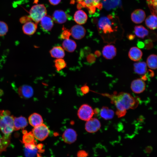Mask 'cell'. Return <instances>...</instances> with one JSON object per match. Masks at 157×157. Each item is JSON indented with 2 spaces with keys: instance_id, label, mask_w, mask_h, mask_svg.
<instances>
[{
  "instance_id": "cell-1",
  "label": "cell",
  "mask_w": 157,
  "mask_h": 157,
  "mask_svg": "<svg viewBox=\"0 0 157 157\" xmlns=\"http://www.w3.org/2000/svg\"><path fill=\"white\" fill-rule=\"evenodd\" d=\"M109 98L111 102L114 104L117 108L116 114L120 117L125 115L126 110L136 108L139 104L138 99L131 96L130 94L121 92L116 94H102Z\"/></svg>"
},
{
  "instance_id": "cell-2",
  "label": "cell",
  "mask_w": 157,
  "mask_h": 157,
  "mask_svg": "<svg viewBox=\"0 0 157 157\" xmlns=\"http://www.w3.org/2000/svg\"><path fill=\"white\" fill-rule=\"evenodd\" d=\"M14 117L8 110H0V129L4 135L10 136L14 130Z\"/></svg>"
},
{
  "instance_id": "cell-3",
  "label": "cell",
  "mask_w": 157,
  "mask_h": 157,
  "mask_svg": "<svg viewBox=\"0 0 157 157\" xmlns=\"http://www.w3.org/2000/svg\"><path fill=\"white\" fill-rule=\"evenodd\" d=\"M113 19V16L109 15L100 17L97 24L99 30L104 34L113 32L115 30L114 28Z\"/></svg>"
},
{
  "instance_id": "cell-4",
  "label": "cell",
  "mask_w": 157,
  "mask_h": 157,
  "mask_svg": "<svg viewBox=\"0 0 157 157\" xmlns=\"http://www.w3.org/2000/svg\"><path fill=\"white\" fill-rule=\"evenodd\" d=\"M29 17L37 24L47 15V10L43 4H38L32 6L29 11Z\"/></svg>"
},
{
  "instance_id": "cell-5",
  "label": "cell",
  "mask_w": 157,
  "mask_h": 157,
  "mask_svg": "<svg viewBox=\"0 0 157 157\" xmlns=\"http://www.w3.org/2000/svg\"><path fill=\"white\" fill-rule=\"evenodd\" d=\"M78 8H87L90 14L94 13L96 9H101L102 8L101 2L98 0H76Z\"/></svg>"
},
{
  "instance_id": "cell-6",
  "label": "cell",
  "mask_w": 157,
  "mask_h": 157,
  "mask_svg": "<svg viewBox=\"0 0 157 157\" xmlns=\"http://www.w3.org/2000/svg\"><path fill=\"white\" fill-rule=\"evenodd\" d=\"M32 132L34 137L40 141H43L46 138L50 133L48 127L43 123L34 127Z\"/></svg>"
},
{
  "instance_id": "cell-7",
  "label": "cell",
  "mask_w": 157,
  "mask_h": 157,
  "mask_svg": "<svg viewBox=\"0 0 157 157\" xmlns=\"http://www.w3.org/2000/svg\"><path fill=\"white\" fill-rule=\"evenodd\" d=\"M94 114L92 108L87 104L82 105L78 111V115L81 119L87 121L91 118Z\"/></svg>"
},
{
  "instance_id": "cell-8",
  "label": "cell",
  "mask_w": 157,
  "mask_h": 157,
  "mask_svg": "<svg viewBox=\"0 0 157 157\" xmlns=\"http://www.w3.org/2000/svg\"><path fill=\"white\" fill-rule=\"evenodd\" d=\"M101 127V123L97 118H91L87 121L85 125V130L88 132L94 133L99 129Z\"/></svg>"
},
{
  "instance_id": "cell-9",
  "label": "cell",
  "mask_w": 157,
  "mask_h": 157,
  "mask_svg": "<svg viewBox=\"0 0 157 157\" xmlns=\"http://www.w3.org/2000/svg\"><path fill=\"white\" fill-rule=\"evenodd\" d=\"M70 31L72 37L77 40L82 38L86 33L85 28L80 25H76L73 26Z\"/></svg>"
},
{
  "instance_id": "cell-10",
  "label": "cell",
  "mask_w": 157,
  "mask_h": 157,
  "mask_svg": "<svg viewBox=\"0 0 157 157\" xmlns=\"http://www.w3.org/2000/svg\"><path fill=\"white\" fill-rule=\"evenodd\" d=\"M146 84L142 79L138 78L134 80L131 82V88L134 93L139 94L143 92L145 90Z\"/></svg>"
},
{
  "instance_id": "cell-11",
  "label": "cell",
  "mask_w": 157,
  "mask_h": 157,
  "mask_svg": "<svg viewBox=\"0 0 157 157\" xmlns=\"http://www.w3.org/2000/svg\"><path fill=\"white\" fill-rule=\"evenodd\" d=\"M77 137L76 132L73 129L69 128L65 131L62 135V139L66 143L71 144L75 141Z\"/></svg>"
},
{
  "instance_id": "cell-12",
  "label": "cell",
  "mask_w": 157,
  "mask_h": 157,
  "mask_svg": "<svg viewBox=\"0 0 157 157\" xmlns=\"http://www.w3.org/2000/svg\"><path fill=\"white\" fill-rule=\"evenodd\" d=\"M102 53L104 57L107 59H111L116 55V49L112 44L106 45L103 47Z\"/></svg>"
},
{
  "instance_id": "cell-13",
  "label": "cell",
  "mask_w": 157,
  "mask_h": 157,
  "mask_svg": "<svg viewBox=\"0 0 157 157\" xmlns=\"http://www.w3.org/2000/svg\"><path fill=\"white\" fill-rule=\"evenodd\" d=\"M40 22L41 28L44 31L46 32L51 30L53 25L52 18L49 15H46L45 16Z\"/></svg>"
},
{
  "instance_id": "cell-14",
  "label": "cell",
  "mask_w": 157,
  "mask_h": 157,
  "mask_svg": "<svg viewBox=\"0 0 157 157\" xmlns=\"http://www.w3.org/2000/svg\"><path fill=\"white\" fill-rule=\"evenodd\" d=\"M146 15L144 12L142 10L137 9L131 14V19L132 21L135 24H140L144 20Z\"/></svg>"
},
{
  "instance_id": "cell-15",
  "label": "cell",
  "mask_w": 157,
  "mask_h": 157,
  "mask_svg": "<svg viewBox=\"0 0 157 157\" xmlns=\"http://www.w3.org/2000/svg\"><path fill=\"white\" fill-rule=\"evenodd\" d=\"M53 21L58 24H63L65 22L67 19L66 13L61 10H57L53 13L52 15Z\"/></svg>"
},
{
  "instance_id": "cell-16",
  "label": "cell",
  "mask_w": 157,
  "mask_h": 157,
  "mask_svg": "<svg viewBox=\"0 0 157 157\" xmlns=\"http://www.w3.org/2000/svg\"><path fill=\"white\" fill-rule=\"evenodd\" d=\"M37 28V24L31 21L24 24L22 28L23 33L28 35H31L36 32Z\"/></svg>"
},
{
  "instance_id": "cell-17",
  "label": "cell",
  "mask_w": 157,
  "mask_h": 157,
  "mask_svg": "<svg viewBox=\"0 0 157 157\" xmlns=\"http://www.w3.org/2000/svg\"><path fill=\"white\" fill-rule=\"evenodd\" d=\"M101 2L102 7L108 10L120 7L122 5L121 0H102Z\"/></svg>"
},
{
  "instance_id": "cell-18",
  "label": "cell",
  "mask_w": 157,
  "mask_h": 157,
  "mask_svg": "<svg viewBox=\"0 0 157 157\" xmlns=\"http://www.w3.org/2000/svg\"><path fill=\"white\" fill-rule=\"evenodd\" d=\"M18 92L19 95L22 97L28 98L33 96V91L30 86L24 85L19 88Z\"/></svg>"
},
{
  "instance_id": "cell-19",
  "label": "cell",
  "mask_w": 157,
  "mask_h": 157,
  "mask_svg": "<svg viewBox=\"0 0 157 157\" xmlns=\"http://www.w3.org/2000/svg\"><path fill=\"white\" fill-rule=\"evenodd\" d=\"M74 19L76 22L79 25L83 24L87 22L88 16L83 10H78L74 13Z\"/></svg>"
},
{
  "instance_id": "cell-20",
  "label": "cell",
  "mask_w": 157,
  "mask_h": 157,
  "mask_svg": "<svg viewBox=\"0 0 157 157\" xmlns=\"http://www.w3.org/2000/svg\"><path fill=\"white\" fill-rule=\"evenodd\" d=\"M27 125V120L25 117L23 116L14 117V130H18L23 129Z\"/></svg>"
},
{
  "instance_id": "cell-21",
  "label": "cell",
  "mask_w": 157,
  "mask_h": 157,
  "mask_svg": "<svg viewBox=\"0 0 157 157\" xmlns=\"http://www.w3.org/2000/svg\"><path fill=\"white\" fill-rule=\"evenodd\" d=\"M142 53L141 51L138 47H133L130 49L128 56L132 60L137 61L140 60L142 57Z\"/></svg>"
},
{
  "instance_id": "cell-22",
  "label": "cell",
  "mask_w": 157,
  "mask_h": 157,
  "mask_svg": "<svg viewBox=\"0 0 157 157\" xmlns=\"http://www.w3.org/2000/svg\"><path fill=\"white\" fill-rule=\"evenodd\" d=\"M28 121L31 126L35 127L42 124L43 120L40 115L36 113H34L29 117Z\"/></svg>"
},
{
  "instance_id": "cell-23",
  "label": "cell",
  "mask_w": 157,
  "mask_h": 157,
  "mask_svg": "<svg viewBox=\"0 0 157 157\" xmlns=\"http://www.w3.org/2000/svg\"><path fill=\"white\" fill-rule=\"evenodd\" d=\"M51 56L53 58H62L65 55L64 49L60 46H57L53 47L50 51Z\"/></svg>"
},
{
  "instance_id": "cell-24",
  "label": "cell",
  "mask_w": 157,
  "mask_h": 157,
  "mask_svg": "<svg viewBox=\"0 0 157 157\" xmlns=\"http://www.w3.org/2000/svg\"><path fill=\"white\" fill-rule=\"evenodd\" d=\"M134 71L136 74L143 75L147 71V65L144 62L135 63L134 64Z\"/></svg>"
},
{
  "instance_id": "cell-25",
  "label": "cell",
  "mask_w": 157,
  "mask_h": 157,
  "mask_svg": "<svg viewBox=\"0 0 157 157\" xmlns=\"http://www.w3.org/2000/svg\"><path fill=\"white\" fill-rule=\"evenodd\" d=\"M100 115L101 117L106 120L112 119L114 115V112L108 107L104 106L100 111Z\"/></svg>"
},
{
  "instance_id": "cell-26",
  "label": "cell",
  "mask_w": 157,
  "mask_h": 157,
  "mask_svg": "<svg viewBox=\"0 0 157 157\" xmlns=\"http://www.w3.org/2000/svg\"><path fill=\"white\" fill-rule=\"evenodd\" d=\"M63 48L67 51L72 52L76 49V44L74 40L67 39L65 40L62 43Z\"/></svg>"
},
{
  "instance_id": "cell-27",
  "label": "cell",
  "mask_w": 157,
  "mask_h": 157,
  "mask_svg": "<svg viewBox=\"0 0 157 157\" xmlns=\"http://www.w3.org/2000/svg\"><path fill=\"white\" fill-rule=\"evenodd\" d=\"M157 17L156 15L152 14L149 16L145 20V24L150 29L154 30L157 28Z\"/></svg>"
},
{
  "instance_id": "cell-28",
  "label": "cell",
  "mask_w": 157,
  "mask_h": 157,
  "mask_svg": "<svg viewBox=\"0 0 157 157\" xmlns=\"http://www.w3.org/2000/svg\"><path fill=\"white\" fill-rule=\"evenodd\" d=\"M134 32L137 37L142 39L149 34L148 30L142 25L135 26Z\"/></svg>"
},
{
  "instance_id": "cell-29",
  "label": "cell",
  "mask_w": 157,
  "mask_h": 157,
  "mask_svg": "<svg viewBox=\"0 0 157 157\" xmlns=\"http://www.w3.org/2000/svg\"><path fill=\"white\" fill-rule=\"evenodd\" d=\"M157 56L154 54L150 55L148 57L147 62L148 67L155 69L157 68Z\"/></svg>"
},
{
  "instance_id": "cell-30",
  "label": "cell",
  "mask_w": 157,
  "mask_h": 157,
  "mask_svg": "<svg viewBox=\"0 0 157 157\" xmlns=\"http://www.w3.org/2000/svg\"><path fill=\"white\" fill-rule=\"evenodd\" d=\"M10 136L4 135L1 138L0 144V152L5 151L10 142Z\"/></svg>"
},
{
  "instance_id": "cell-31",
  "label": "cell",
  "mask_w": 157,
  "mask_h": 157,
  "mask_svg": "<svg viewBox=\"0 0 157 157\" xmlns=\"http://www.w3.org/2000/svg\"><path fill=\"white\" fill-rule=\"evenodd\" d=\"M34 137L32 132H27L24 134L22 138V142L24 144H29L34 142Z\"/></svg>"
},
{
  "instance_id": "cell-32",
  "label": "cell",
  "mask_w": 157,
  "mask_h": 157,
  "mask_svg": "<svg viewBox=\"0 0 157 157\" xmlns=\"http://www.w3.org/2000/svg\"><path fill=\"white\" fill-rule=\"evenodd\" d=\"M55 67L56 69L59 71L66 66V63L65 61L62 58H58L54 61Z\"/></svg>"
},
{
  "instance_id": "cell-33",
  "label": "cell",
  "mask_w": 157,
  "mask_h": 157,
  "mask_svg": "<svg viewBox=\"0 0 157 157\" xmlns=\"http://www.w3.org/2000/svg\"><path fill=\"white\" fill-rule=\"evenodd\" d=\"M148 6L152 14L156 15L157 11V0H147Z\"/></svg>"
},
{
  "instance_id": "cell-34",
  "label": "cell",
  "mask_w": 157,
  "mask_h": 157,
  "mask_svg": "<svg viewBox=\"0 0 157 157\" xmlns=\"http://www.w3.org/2000/svg\"><path fill=\"white\" fill-rule=\"evenodd\" d=\"M8 31L7 24L3 21H0V36L5 35Z\"/></svg>"
},
{
  "instance_id": "cell-35",
  "label": "cell",
  "mask_w": 157,
  "mask_h": 157,
  "mask_svg": "<svg viewBox=\"0 0 157 157\" xmlns=\"http://www.w3.org/2000/svg\"><path fill=\"white\" fill-rule=\"evenodd\" d=\"M63 31L60 35V38L64 40L69 39L71 35L70 31L65 28H63Z\"/></svg>"
},
{
  "instance_id": "cell-36",
  "label": "cell",
  "mask_w": 157,
  "mask_h": 157,
  "mask_svg": "<svg viewBox=\"0 0 157 157\" xmlns=\"http://www.w3.org/2000/svg\"><path fill=\"white\" fill-rule=\"evenodd\" d=\"M144 46L145 48L147 49H151L153 47L152 41L150 40H146L144 42Z\"/></svg>"
},
{
  "instance_id": "cell-37",
  "label": "cell",
  "mask_w": 157,
  "mask_h": 157,
  "mask_svg": "<svg viewBox=\"0 0 157 157\" xmlns=\"http://www.w3.org/2000/svg\"><path fill=\"white\" fill-rule=\"evenodd\" d=\"M24 146L27 149L31 150H33L36 147V141H35L32 143L24 144Z\"/></svg>"
},
{
  "instance_id": "cell-38",
  "label": "cell",
  "mask_w": 157,
  "mask_h": 157,
  "mask_svg": "<svg viewBox=\"0 0 157 157\" xmlns=\"http://www.w3.org/2000/svg\"><path fill=\"white\" fill-rule=\"evenodd\" d=\"M87 61L89 63H94L96 60L95 55L93 54H89L87 57Z\"/></svg>"
},
{
  "instance_id": "cell-39",
  "label": "cell",
  "mask_w": 157,
  "mask_h": 157,
  "mask_svg": "<svg viewBox=\"0 0 157 157\" xmlns=\"http://www.w3.org/2000/svg\"><path fill=\"white\" fill-rule=\"evenodd\" d=\"M88 156V154L84 150H80L77 154L78 157H87Z\"/></svg>"
},
{
  "instance_id": "cell-40",
  "label": "cell",
  "mask_w": 157,
  "mask_h": 157,
  "mask_svg": "<svg viewBox=\"0 0 157 157\" xmlns=\"http://www.w3.org/2000/svg\"><path fill=\"white\" fill-rule=\"evenodd\" d=\"M32 19L29 16H24L20 19V22L22 23H26L31 21Z\"/></svg>"
},
{
  "instance_id": "cell-41",
  "label": "cell",
  "mask_w": 157,
  "mask_h": 157,
  "mask_svg": "<svg viewBox=\"0 0 157 157\" xmlns=\"http://www.w3.org/2000/svg\"><path fill=\"white\" fill-rule=\"evenodd\" d=\"M81 90L83 93L86 94L89 92V89L88 86L86 85H85L81 88Z\"/></svg>"
},
{
  "instance_id": "cell-42",
  "label": "cell",
  "mask_w": 157,
  "mask_h": 157,
  "mask_svg": "<svg viewBox=\"0 0 157 157\" xmlns=\"http://www.w3.org/2000/svg\"><path fill=\"white\" fill-rule=\"evenodd\" d=\"M61 0H49L51 4L53 5L58 4L60 2Z\"/></svg>"
},
{
  "instance_id": "cell-43",
  "label": "cell",
  "mask_w": 157,
  "mask_h": 157,
  "mask_svg": "<svg viewBox=\"0 0 157 157\" xmlns=\"http://www.w3.org/2000/svg\"><path fill=\"white\" fill-rule=\"evenodd\" d=\"M137 45L140 48H142L144 47V43L142 41H139L138 42Z\"/></svg>"
},
{
  "instance_id": "cell-44",
  "label": "cell",
  "mask_w": 157,
  "mask_h": 157,
  "mask_svg": "<svg viewBox=\"0 0 157 157\" xmlns=\"http://www.w3.org/2000/svg\"><path fill=\"white\" fill-rule=\"evenodd\" d=\"M146 74H148L150 77H152L154 76V72L152 70L150 69H149Z\"/></svg>"
},
{
  "instance_id": "cell-45",
  "label": "cell",
  "mask_w": 157,
  "mask_h": 157,
  "mask_svg": "<svg viewBox=\"0 0 157 157\" xmlns=\"http://www.w3.org/2000/svg\"><path fill=\"white\" fill-rule=\"evenodd\" d=\"M135 38V35L133 34H129L127 36L128 38L130 40H133Z\"/></svg>"
},
{
  "instance_id": "cell-46",
  "label": "cell",
  "mask_w": 157,
  "mask_h": 157,
  "mask_svg": "<svg viewBox=\"0 0 157 157\" xmlns=\"http://www.w3.org/2000/svg\"><path fill=\"white\" fill-rule=\"evenodd\" d=\"M95 55L97 57H99L101 55V52L97 50L94 52Z\"/></svg>"
},
{
  "instance_id": "cell-47",
  "label": "cell",
  "mask_w": 157,
  "mask_h": 157,
  "mask_svg": "<svg viewBox=\"0 0 157 157\" xmlns=\"http://www.w3.org/2000/svg\"><path fill=\"white\" fill-rule=\"evenodd\" d=\"M43 144L40 143L39 144L36 146L37 148L40 150L42 149L43 147Z\"/></svg>"
},
{
  "instance_id": "cell-48",
  "label": "cell",
  "mask_w": 157,
  "mask_h": 157,
  "mask_svg": "<svg viewBox=\"0 0 157 157\" xmlns=\"http://www.w3.org/2000/svg\"><path fill=\"white\" fill-rule=\"evenodd\" d=\"M143 81H146L147 79V77L146 75H144L142 76L141 77V78Z\"/></svg>"
},
{
  "instance_id": "cell-49",
  "label": "cell",
  "mask_w": 157,
  "mask_h": 157,
  "mask_svg": "<svg viewBox=\"0 0 157 157\" xmlns=\"http://www.w3.org/2000/svg\"><path fill=\"white\" fill-rule=\"evenodd\" d=\"M45 150L44 149H40L39 151L38 152L40 153H43L44 151Z\"/></svg>"
},
{
  "instance_id": "cell-50",
  "label": "cell",
  "mask_w": 157,
  "mask_h": 157,
  "mask_svg": "<svg viewBox=\"0 0 157 157\" xmlns=\"http://www.w3.org/2000/svg\"><path fill=\"white\" fill-rule=\"evenodd\" d=\"M38 157H42L41 156L40 154H38Z\"/></svg>"
},
{
  "instance_id": "cell-51",
  "label": "cell",
  "mask_w": 157,
  "mask_h": 157,
  "mask_svg": "<svg viewBox=\"0 0 157 157\" xmlns=\"http://www.w3.org/2000/svg\"><path fill=\"white\" fill-rule=\"evenodd\" d=\"M1 138H0V143H1Z\"/></svg>"
}]
</instances>
